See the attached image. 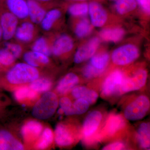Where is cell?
<instances>
[{
    "label": "cell",
    "instance_id": "1",
    "mask_svg": "<svg viewBox=\"0 0 150 150\" xmlns=\"http://www.w3.org/2000/svg\"><path fill=\"white\" fill-rule=\"evenodd\" d=\"M39 73L35 67L26 63H18L11 68L6 75L10 83L19 84L30 83L39 77Z\"/></svg>",
    "mask_w": 150,
    "mask_h": 150
},
{
    "label": "cell",
    "instance_id": "2",
    "mask_svg": "<svg viewBox=\"0 0 150 150\" xmlns=\"http://www.w3.org/2000/svg\"><path fill=\"white\" fill-rule=\"evenodd\" d=\"M59 102L56 94L48 92L44 94L36 103L32 110L35 118L46 119L50 118L55 113Z\"/></svg>",
    "mask_w": 150,
    "mask_h": 150
},
{
    "label": "cell",
    "instance_id": "3",
    "mask_svg": "<svg viewBox=\"0 0 150 150\" xmlns=\"http://www.w3.org/2000/svg\"><path fill=\"white\" fill-rule=\"evenodd\" d=\"M149 98L144 96L137 98L125 109L124 115L129 121H137L144 118L150 108Z\"/></svg>",
    "mask_w": 150,
    "mask_h": 150
},
{
    "label": "cell",
    "instance_id": "4",
    "mask_svg": "<svg viewBox=\"0 0 150 150\" xmlns=\"http://www.w3.org/2000/svg\"><path fill=\"white\" fill-rule=\"evenodd\" d=\"M139 55V49L133 44H129L120 46L112 53L111 59L116 65L123 66L134 62Z\"/></svg>",
    "mask_w": 150,
    "mask_h": 150
},
{
    "label": "cell",
    "instance_id": "5",
    "mask_svg": "<svg viewBox=\"0 0 150 150\" xmlns=\"http://www.w3.org/2000/svg\"><path fill=\"white\" fill-rule=\"evenodd\" d=\"M124 79L123 73L115 70L105 79L102 87V95L109 96L121 93V87Z\"/></svg>",
    "mask_w": 150,
    "mask_h": 150
},
{
    "label": "cell",
    "instance_id": "6",
    "mask_svg": "<svg viewBox=\"0 0 150 150\" xmlns=\"http://www.w3.org/2000/svg\"><path fill=\"white\" fill-rule=\"evenodd\" d=\"M18 24V18L9 11L0 14V26L2 31L3 39L8 41L14 36Z\"/></svg>",
    "mask_w": 150,
    "mask_h": 150
},
{
    "label": "cell",
    "instance_id": "7",
    "mask_svg": "<svg viewBox=\"0 0 150 150\" xmlns=\"http://www.w3.org/2000/svg\"><path fill=\"white\" fill-rule=\"evenodd\" d=\"M147 78V73L145 70L138 71L131 77L124 78L121 87V92L137 90L144 86Z\"/></svg>",
    "mask_w": 150,
    "mask_h": 150
},
{
    "label": "cell",
    "instance_id": "8",
    "mask_svg": "<svg viewBox=\"0 0 150 150\" xmlns=\"http://www.w3.org/2000/svg\"><path fill=\"white\" fill-rule=\"evenodd\" d=\"M99 38L94 37L80 47L75 54V63L80 64L91 58L99 46Z\"/></svg>",
    "mask_w": 150,
    "mask_h": 150
},
{
    "label": "cell",
    "instance_id": "9",
    "mask_svg": "<svg viewBox=\"0 0 150 150\" xmlns=\"http://www.w3.org/2000/svg\"><path fill=\"white\" fill-rule=\"evenodd\" d=\"M88 12L91 23L93 26L100 27L103 26L107 19V14L100 4L91 2L88 5Z\"/></svg>",
    "mask_w": 150,
    "mask_h": 150
},
{
    "label": "cell",
    "instance_id": "10",
    "mask_svg": "<svg viewBox=\"0 0 150 150\" xmlns=\"http://www.w3.org/2000/svg\"><path fill=\"white\" fill-rule=\"evenodd\" d=\"M74 45L72 38L69 35L63 34L54 41L51 49V54L56 56H61L71 51Z\"/></svg>",
    "mask_w": 150,
    "mask_h": 150
},
{
    "label": "cell",
    "instance_id": "11",
    "mask_svg": "<svg viewBox=\"0 0 150 150\" xmlns=\"http://www.w3.org/2000/svg\"><path fill=\"white\" fill-rule=\"evenodd\" d=\"M8 11L19 19H24L28 16V5L25 0H6Z\"/></svg>",
    "mask_w": 150,
    "mask_h": 150
},
{
    "label": "cell",
    "instance_id": "12",
    "mask_svg": "<svg viewBox=\"0 0 150 150\" xmlns=\"http://www.w3.org/2000/svg\"><path fill=\"white\" fill-rule=\"evenodd\" d=\"M42 125L34 121H28L23 126L21 134L25 141L30 142L35 141L42 133Z\"/></svg>",
    "mask_w": 150,
    "mask_h": 150
},
{
    "label": "cell",
    "instance_id": "13",
    "mask_svg": "<svg viewBox=\"0 0 150 150\" xmlns=\"http://www.w3.org/2000/svg\"><path fill=\"white\" fill-rule=\"evenodd\" d=\"M102 118V114L98 111L92 112L87 116L83 126V133L86 137H90L96 132Z\"/></svg>",
    "mask_w": 150,
    "mask_h": 150
},
{
    "label": "cell",
    "instance_id": "14",
    "mask_svg": "<svg viewBox=\"0 0 150 150\" xmlns=\"http://www.w3.org/2000/svg\"><path fill=\"white\" fill-rule=\"evenodd\" d=\"M24 149L23 145L8 131H0V150Z\"/></svg>",
    "mask_w": 150,
    "mask_h": 150
},
{
    "label": "cell",
    "instance_id": "15",
    "mask_svg": "<svg viewBox=\"0 0 150 150\" xmlns=\"http://www.w3.org/2000/svg\"><path fill=\"white\" fill-rule=\"evenodd\" d=\"M35 27L31 22L25 21L17 27L15 36L18 40L23 43H28L33 38Z\"/></svg>",
    "mask_w": 150,
    "mask_h": 150
},
{
    "label": "cell",
    "instance_id": "16",
    "mask_svg": "<svg viewBox=\"0 0 150 150\" xmlns=\"http://www.w3.org/2000/svg\"><path fill=\"white\" fill-rule=\"evenodd\" d=\"M28 16L33 24H39L46 13V11L35 0H27Z\"/></svg>",
    "mask_w": 150,
    "mask_h": 150
},
{
    "label": "cell",
    "instance_id": "17",
    "mask_svg": "<svg viewBox=\"0 0 150 150\" xmlns=\"http://www.w3.org/2000/svg\"><path fill=\"white\" fill-rule=\"evenodd\" d=\"M55 140L56 144L60 146H67L73 142L71 134L64 124L60 123L56 126L55 131Z\"/></svg>",
    "mask_w": 150,
    "mask_h": 150
},
{
    "label": "cell",
    "instance_id": "18",
    "mask_svg": "<svg viewBox=\"0 0 150 150\" xmlns=\"http://www.w3.org/2000/svg\"><path fill=\"white\" fill-rule=\"evenodd\" d=\"M23 59L28 64L35 68L47 64L49 62L48 56L33 51L25 53L23 56Z\"/></svg>",
    "mask_w": 150,
    "mask_h": 150
},
{
    "label": "cell",
    "instance_id": "19",
    "mask_svg": "<svg viewBox=\"0 0 150 150\" xmlns=\"http://www.w3.org/2000/svg\"><path fill=\"white\" fill-rule=\"evenodd\" d=\"M79 81V78L76 75L72 73H69L60 81L56 89L59 93L64 94L72 89Z\"/></svg>",
    "mask_w": 150,
    "mask_h": 150
},
{
    "label": "cell",
    "instance_id": "20",
    "mask_svg": "<svg viewBox=\"0 0 150 150\" xmlns=\"http://www.w3.org/2000/svg\"><path fill=\"white\" fill-rule=\"evenodd\" d=\"M72 93L75 98H82L91 104L96 102L98 98V95L96 92L83 86L75 88L73 90Z\"/></svg>",
    "mask_w": 150,
    "mask_h": 150
},
{
    "label": "cell",
    "instance_id": "21",
    "mask_svg": "<svg viewBox=\"0 0 150 150\" xmlns=\"http://www.w3.org/2000/svg\"><path fill=\"white\" fill-rule=\"evenodd\" d=\"M62 15V12L58 9H53L46 13L40 23L41 28L45 31L51 30L55 22Z\"/></svg>",
    "mask_w": 150,
    "mask_h": 150
},
{
    "label": "cell",
    "instance_id": "22",
    "mask_svg": "<svg viewBox=\"0 0 150 150\" xmlns=\"http://www.w3.org/2000/svg\"><path fill=\"white\" fill-rule=\"evenodd\" d=\"M124 33L125 31L121 28H107L102 30L100 36L105 41L116 42L122 39Z\"/></svg>",
    "mask_w": 150,
    "mask_h": 150
},
{
    "label": "cell",
    "instance_id": "23",
    "mask_svg": "<svg viewBox=\"0 0 150 150\" xmlns=\"http://www.w3.org/2000/svg\"><path fill=\"white\" fill-rule=\"evenodd\" d=\"M137 138L141 146L143 149H149L150 145L149 123H142L137 131Z\"/></svg>",
    "mask_w": 150,
    "mask_h": 150
},
{
    "label": "cell",
    "instance_id": "24",
    "mask_svg": "<svg viewBox=\"0 0 150 150\" xmlns=\"http://www.w3.org/2000/svg\"><path fill=\"white\" fill-rule=\"evenodd\" d=\"M37 93L29 87H21L15 92L14 97L18 101L25 102L35 99L37 97Z\"/></svg>",
    "mask_w": 150,
    "mask_h": 150
},
{
    "label": "cell",
    "instance_id": "25",
    "mask_svg": "<svg viewBox=\"0 0 150 150\" xmlns=\"http://www.w3.org/2000/svg\"><path fill=\"white\" fill-rule=\"evenodd\" d=\"M123 117L118 115H112L108 119L106 130L109 134H112L123 128L125 125Z\"/></svg>",
    "mask_w": 150,
    "mask_h": 150
},
{
    "label": "cell",
    "instance_id": "26",
    "mask_svg": "<svg viewBox=\"0 0 150 150\" xmlns=\"http://www.w3.org/2000/svg\"><path fill=\"white\" fill-rule=\"evenodd\" d=\"M137 5L135 0H117L115 8L118 13L123 15L134 10Z\"/></svg>",
    "mask_w": 150,
    "mask_h": 150
},
{
    "label": "cell",
    "instance_id": "27",
    "mask_svg": "<svg viewBox=\"0 0 150 150\" xmlns=\"http://www.w3.org/2000/svg\"><path fill=\"white\" fill-rule=\"evenodd\" d=\"M109 56L107 53H101L93 56L91 59L90 64L96 69L104 71L108 64Z\"/></svg>",
    "mask_w": 150,
    "mask_h": 150
},
{
    "label": "cell",
    "instance_id": "28",
    "mask_svg": "<svg viewBox=\"0 0 150 150\" xmlns=\"http://www.w3.org/2000/svg\"><path fill=\"white\" fill-rule=\"evenodd\" d=\"M54 139V134L51 129L47 128L44 129L36 144L38 149H45L52 144Z\"/></svg>",
    "mask_w": 150,
    "mask_h": 150
},
{
    "label": "cell",
    "instance_id": "29",
    "mask_svg": "<svg viewBox=\"0 0 150 150\" xmlns=\"http://www.w3.org/2000/svg\"><path fill=\"white\" fill-rule=\"evenodd\" d=\"M51 86V82L48 79L38 78L30 82L29 87L36 92L43 93L49 90Z\"/></svg>",
    "mask_w": 150,
    "mask_h": 150
},
{
    "label": "cell",
    "instance_id": "30",
    "mask_svg": "<svg viewBox=\"0 0 150 150\" xmlns=\"http://www.w3.org/2000/svg\"><path fill=\"white\" fill-rule=\"evenodd\" d=\"M32 50L48 56L51 54V49L48 46V42L46 38L43 37L38 38L35 40L33 45Z\"/></svg>",
    "mask_w": 150,
    "mask_h": 150
},
{
    "label": "cell",
    "instance_id": "31",
    "mask_svg": "<svg viewBox=\"0 0 150 150\" xmlns=\"http://www.w3.org/2000/svg\"><path fill=\"white\" fill-rule=\"evenodd\" d=\"M92 27L88 20L83 19L78 23L75 29V33L78 38H82L89 34Z\"/></svg>",
    "mask_w": 150,
    "mask_h": 150
},
{
    "label": "cell",
    "instance_id": "32",
    "mask_svg": "<svg viewBox=\"0 0 150 150\" xmlns=\"http://www.w3.org/2000/svg\"><path fill=\"white\" fill-rule=\"evenodd\" d=\"M68 12L73 16H85L88 12V5L86 3H76L70 6Z\"/></svg>",
    "mask_w": 150,
    "mask_h": 150
},
{
    "label": "cell",
    "instance_id": "33",
    "mask_svg": "<svg viewBox=\"0 0 150 150\" xmlns=\"http://www.w3.org/2000/svg\"><path fill=\"white\" fill-rule=\"evenodd\" d=\"M16 58L10 50L4 46L0 48V64L4 66L11 65L16 60Z\"/></svg>",
    "mask_w": 150,
    "mask_h": 150
},
{
    "label": "cell",
    "instance_id": "34",
    "mask_svg": "<svg viewBox=\"0 0 150 150\" xmlns=\"http://www.w3.org/2000/svg\"><path fill=\"white\" fill-rule=\"evenodd\" d=\"M89 107L87 101L82 98H78L73 104L74 115H81L85 113Z\"/></svg>",
    "mask_w": 150,
    "mask_h": 150
},
{
    "label": "cell",
    "instance_id": "35",
    "mask_svg": "<svg viewBox=\"0 0 150 150\" xmlns=\"http://www.w3.org/2000/svg\"><path fill=\"white\" fill-rule=\"evenodd\" d=\"M59 103L61 109L66 115H74L73 104L68 98H62L59 100Z\"/></svg>",
    "mask_w": 150,
    "mask_h": 150
},
{
    "label": "cell",
    "instance_id": "36",
    "mask_svg": "<svg viewBox=\"0 0 150 150\" xmlns=\"http://www.w3.org/2000/svg\"><path fill=\"white\" fill-rule=\"evenodd\" d=\"M103 71L102 70L96 69L89 64L84 68L83 73L85 77L91 79L95 77L100 74Z\"/></svg>",
    "mask_w": 150,
    "mask_h": 150
},
{
    "label": "cell",
    "instance_id": "37",
    "mask_svg": "<svg viewBox=\"0 0 150 150\" xmlns=\"http://www.w3.org/2000/svg\"><path fill=\"white\" fill-rule=\"evenodd\" d=\"M4 46L10 50L16 57V59L18 58L21 54L22 48L21 46L18 44L6 42L4 43Z\"/></svg>",
    "mask_w": 150,
    "mask_h": 150
},
{
    "label": "cell",
    "instance_id": "38",
    "mask_svg": "<svg viewBox=\"0 0 150 150\" xmlns=\"http://www.w3.org/2000/svg\"><path fill=\"white\" fill-rule=\"evenodd\" d=\"M139 4L142 9L146 13L149 14L150 11V0H135Z\"/></svg>",
    "mask_w": 150,
    "mask_h": 150
},
{
    "label": "cell",
    "instance_id": "39",
    "mask_svg": "<svg viewBox=\"0 0 150 150\" xmlns=\"http://www.w3.org/2000/svg\"><path fill=\"white\" fill-rule=\"evenodd\" d=\"M125 148V146L123 143L121 142H115L112 143L105 146L103 150H118L123 149Z\"/></svg>",
    "mask_w": 150,
    "mask_h": 150
},
{
    "label": "cell",
    "instance_id": "40",
    "mask_svg": "<svg viewBox=\"0 0 150 150\" xmlns=\"http://www.w3.org/2000/svg\"><path fill=\"white\" fill-rule=\"evenodd\" d=\"M2 39H3L2 31L1 28L0 26V41Z\"/></svg>",
    "mask_w": 150,
    "mask_h": 150
},
{
    "label": "cell",
    "instance_id": "41",
    "mask_svg": "<svg viewBox=\"0 0 150 150\" xmlns=\"http://www.w3.org/2000/svg\"><path fill=\"white\" fill-rule=\"evenodd\" d=\"M35 1H39L46 2L48 1H51V0H35Z\"/></svg>",
    "mask_w": 150,
    "mask_h": 150
},
{
    "label": "cell",
    "instance_id": "42",
    "mask_svg": "<svg viewBox=\"0 0 150 150\" xmlns=\"http://www.w3.org/2000/svg\"><path fill=\"white\" fill-rule=\"evenodd\" d=\"M71 1H85L86 0H71Z\"/></svg>",
    "mask_w": 150,
    "mask_h": 150
},
{
    "label": "cell",
    "instance_id": "43",
    "mask_svg": "<svg viewBox=\"0 0 150 150\" xmlns=\"http://www.w3.org/2000/svg\"><path fill=\"white\" fill-rule=\"evenodd\" d=\"M112 1H117V0H112Z\"/></svg>",
    "mask_w": 150,
    "mask_h": 150
}]
</instances>
